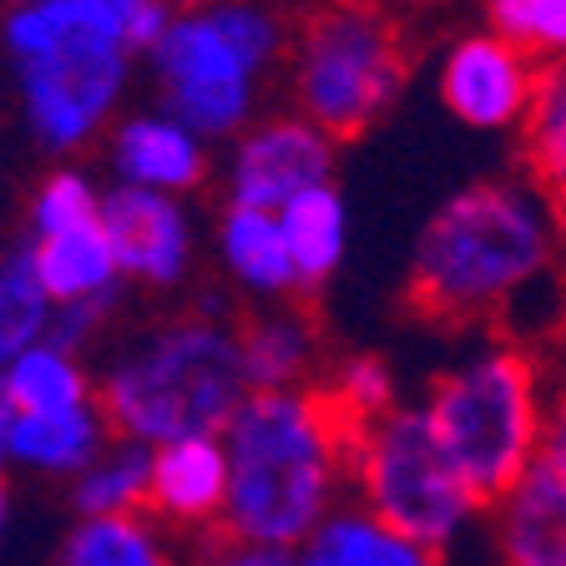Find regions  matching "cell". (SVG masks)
<instances>
[{
    "label": "cell",
    "instance_id": "1",
    "mask_svg": "<svg viewBox=\"0 0 566 566\" xmlns=\"http://www.w3.org/2000/svg\"><path fill=\"white\" fill-rule=\"evenodd\" d=\"M223 536L298 552L344 501H354V424L324 385L253 389L223 424Z\"/></svg>",
    "mask_w": 566,
    "mask_h": 566
},
{
    "label": "cell",
    "instance_id": "2",
    "mask_svg": "<svg viewBox=\"0 0 566 566\" xmlns=\"http://www.w3.org/2000/svg\"><path fill=\"white\" fill-rule=\"evenodd\" d=\"M15 122L51 163H82L127 112L142 56L112 0H31L0 11Z\"/></svg>",
    "mask_w": 566,
    "mask_h": 566
},
{
    "label": "cell",
    "instance_id": "3",
    "mask_svg": "<svg viewBox=\"0 0 566 566\" xmlns=\"http://www.w3.org/2000/svg\"><path fill=\"white\" fill-rule=\"evenodd\" d=\"M562 212L536 177H481L450 192L410 253V304L440 324H475L552 273Z\"/></svg>",
    "mask_w": 566,
    "mask_h": 566
},
{
    "label": "cell",
    "instance_id": "4",
    "mask_svg": "<svg viewBox=\"0 0 566 566\" xmlns=\"http://www.w3.org/2000/svg\"><path fill=\"white\" fill-rule=\"evenodd\" d=\"M253 395L238 318L202 308L147 318L106 344L96 400L122 440L172 446L188 436H223L238 405Z\"/></svg>",
    "mask_w": 566,
    "mask_h": 566
},
{
    "label": "cell",
    "instance_id": "5",
    "mask_svg": "<svg viewBox=\"0 0 566 566\" xmlns=\"http://www.w3.org/2000/svg\"><path fill=\"white\" fill-rule=\"evenodd\" d=\"M294 25L273 0H218L202 11H177L142 71L153 102L177 122L228 147L263 117L269 76L289 61Z\"/></svg>",
    "mask_w": 566,
    "mask_h": 566
},
{
    "label": "cell",
    "instance_id": "6",
    "mask_svg": "<svg viewBox=\"0 0 566 566\" xmlns=\"http://www.w3.org/2000/svg\"><path fill=\"white\" fill-rule=\"evenodd\" d=\"M546 385L542 359L516 339H485L465 349L430 379L424 410L446 455L491 506L546 446Z\"/></svg>",
    "mask_w": 566,
    "mask_h": 566
},
{
    "label": "cell",
    "instance_id": "7",
    "mask_svg": "<svg viewBox=\"0 0 566 566\" xmlns=\"http://www.w3.org/2000/svg\"><path fill=\"white\" fill-rule=\"evenodd\" d=\"M405 76V31L379 0H318L283 61L289 106L339 142L375 127L400 102Z\"/></svg>",
    "mask_w": 566,
    "mask_h": 566
},
{
    "label": "cell",
    "instance_id": "8",
    "mask_svg": "<svg viewBox=\"0 0 566 566\" xmlns=\"http://www.w3.org/2000/svg\"><path fill=\"white\" fill-rule=\"evenodd\" d=\"M354 501L436 552H455L485 516L420 400H400L354 430Z\"/></svg>",
    "mask_w": 566,
    "mask_h": 566
},
{
    "label": "cell",
    "instance_id": "9",
    "mask_svg": "<svg viewBox=\"0 0 566 566\" xmlns=\"http://www.w3.org/2000/svg\"><path fill=\"white\" fill-rule=\"evenodd\" d=\"M334 157H339V137L298 117L294 106L263 112L218 157V192H223L218 202L283 212L298 192L334 182Z\"/></svg>",
    "mask_w": 566,
    "mask_h": 566
},
{
    "label": "cell",
    "instance_id": "10",
    "mask_svg": "<svg viewBox=\"0 0 566 566\" xmlns=\"http://www.w3.org/2000/svg\"><path fill=\"white\" fill-rule=\"evenodd\" d=\"M102 228L112 238L132 289L142 294H177L188 289L202 259V228L192 198H167V192L106 182Z\"/></svg>",
    "mask_w": 566,
    "mask_h": 566
},
{
    "label": "cell",
    "instance_id": "11",
    "mask_svg": "<svg viewBox=\"0 0 566 566\" xmlns=\"http://www.w3.org/2000/svg\"><path fill=\"white\" fill-rule=\"evenodd\" d=\"M542 82V61L506 41L491 25L460 31L440 56L436 92L446 112L471 132H521L531 96Z\"/></svg>",
    "mask_w": 566,
    "mask_h": 566
},
{
    "label": "cell",
    "instance_id": "12",
    "mask_svg": "<svg viewBox=\"0 0 566 566\" xmlns=\"http://www.w3.org/2000/svg\"><path fill=\"white\" fill-rule=\"evenodd\" d=\"M106 182L167 192V198H198L218 177V157L202 132L177 122L167 106H127L117 127L102 142Z\"/></svg>",
    "mask_w": 566,
    "mask_h": 566
},
{
    "label": "cell",
    "instance_id": "13",
    "mask_svg": "<svg viewBox=\"0 0 566 566\" xmlns=\"http://www.w3.org/2000/svg\"><path fill=\"white\" fill-rule=\"evenodd\" d=\"M495 566H566V455H542L485 506Z\"/></svg>",
    "mask_w": 566,
    "mask_h": 566
},
{
    "label": "cell",
    "instance_id": "14",
    "mask_svg": "<svg viewBox=\"0 0 566 566\" xmlns=\"http://www.w3.org/2000/svg\"><path fill=\"white\" fill-rule=\"evenodd\" d=\"M208 253L233 298H248V304L263 308V304H294L304 294L279 212L218 202L208 228Z\"/></svg>",
    "mask_w": 566,
    "mask_h": 566
},
{
    "label": "cell",
    "instance_id": "15",
    "mask_svg": "<svg viewBox=\"0 0 566 566\" xmlns=\"http://www.w3.org/2000/svg\"><path fill=\"white\" fill-rule=\"evenodd\" d=\"M147 511L157 521H167L177 536H188V542L223 531V511H228L223 436H188V440H172V446H157Z\"/></svg>",
    "mask_w": 566,
    "mask_h": 566
},
{
    "label": "cell",
    "instance_id": "16",
    "mask_svg": "<svg viewBox=\"0 0 566 566\" xmlns=\"http://www.w3.org/2000/svg\"><path fill=\"white\" fill-rule=\"evenodd\" d=\"M188 536H177L153 511L132 516H71L46 566H192Z\"/></svg>",
    "mask_w": 566,
    "mask_h": 566
},
{
    "label": "cell",
    "instance_id": "17",
    "mask_svg": "<svg viewBox=\"0 0 566 566\" xmlns=\"http://www.w3.org/2000/svg\"><path fill=\"white\" fill-rule=\"evenodd\" d=\"M112 440H117V430L106 420L102 400L76 405V410H46V415L21 410L11 436V471L71 485Z\"/></svg>",
    "mask_w": 566,
    "mask_h": 566
},
{
    "label": "cell",
    "instance_id": "18",
    "mask_svg": "<svg viewBox=\"0 0 566 566\" xmlns=\"http://www.w3.org/2000/svg\"><path fill=\"white\" fill-rule=\"evenodd\" d=\"M243 334V365L253 389H304L318 385L324 339L304 304H263L238 324Z\"/></svg>",
    "mask_w": 566,
    "mask_h": 566
},
{
    "label": "cell",
    "instance_id": "19",
    "mask_svg": "<svg viewBox=\"0 0 566 566\" xmlns=\"http://www.w3.org/2000/svg\"><path fill=\"white\" fill-rule=\"evenodd\" d=\"M35 248V269H41V283L51 289L56 308H82V304H127V273H122V259L112 238H106L102 223L92 228H71V233L41 238Z\"/></svg>",
    "mask_w": 566,
    "mask_h": 566
},
{
    "label": "cell",
    "instance_id": "20",
    "mask_svg": "<svg viewBox=\"0 0 566 566\" xmlns=\"http://www.w3.org/2000/svg\"><path fill=\"white\" fill-rule=\"evenodd\" d=\"M294 566H446V552L405 536L359 501H344L294 552Z\"/></svg>",
    "mask_w": 566,
    "mask_h": 566
},
{
    "label": "cell",
    "instance_id": "21",
    "mask_svg": "<svg viewBox=\"0 0 566 566\" xmlns=\"http://www.w3.org/2000/svg\"><path fill=\"white\" fill-rule=\"evenodd\" d=\"M51 334H56V298L41 283L31 238L21 233L0 248V375Z\"/></svg>",
    "mask_w": 566,
    "mask_h": 566
},
{
    "label": "cell",
    "instance_id": "22",
    "mask_svg": "<svg viewBox=\"0 0 566 566\" xmlns=\"http://www.w3.org/2000/svg\"><path fill=\"white\" fill-rule=\"evenodd\" d=\"M279 223H283V238H289V253H294L298 289L318 294L339 273L344 253H349V208H344L339 188L324 182V188L298 192L279 212Z\"/></svg>",
    "mask_w": 566,
    "mask_h": 566
},
{
    "label": "cell",
    "instance_id": "23",
    "mask_svg": "<svg viewBox=\"0 0 566 566\" xmlns=\"http://www.w3.org/2000/svg\"><path fill=\"white\" fill-rule=\"evenodd\" d=\"M6 389H11L15 410L46 415V410H76V405L96 400V369L82 349H71L61 339H46L25 349L11 369H6Z\"/></svg>",
    "mask_w": 566,
    "mask_h": 566
},
{
    "label": "cell",
    "instance_id": "24",
    "mask_svg": "<svg viewBox=\"0 0 566 566\" xmlns=\"http://www.w3.org/2000/svg\"><path fill=\"white\" fill-rule=\"evenodd\" d=\"M71 516H132L153 501V446L112 440L102 455L66 485Z\"/></svg>",
    "mask_w": 566,
    "mask_h": 566
},
{
    "label": "cell",
    "instance_id": "25",
    "mask_svg": "<svg viewBox=\"0 0 566 566\" xmlns=\"http://www.w3.org/2000/svg\"><path fill=\"white\" fill-rule=\"evenodd\" d=\"M102 198L106 182L82 163H56L25 198V238L41 243V238L71 233V228H92L102 223Z\"/></svg>",
    "mask_w": 566,
    "mask_h": 566
},
{
    "label": "cell",
    "instance_id": "26",
    "mask_svg": "<svg viewBox=\"0 0 566 566\" xmlns=\"http://www.w3.org/2000/svg\"><path fill=\"white\" fill-rule=\"evenodd\" d=\"M521 153H526V177H536L556 202H566V66H542L521 127Z\"/></svg>",
    "mask_w": 566,
    "mask_h": 566
},
{
    "label": "cell",
    "instance_id": "27",
    "mask_svg": "<svg viewBox=\"0 0 566 566\" xmlns=\"http://www.w3.org/2000/svg\"><path fill=\"white\" fill-rule=\"evenodd\" d=\"M324 395L339 405V415L359 430V424L379 420L400 405V379L389 369V359L379 354H349L324 375Z\"/></svg>",
    "mask_w": 566,
    "mask_h": 566
},
{
    "label": "cell",
    "instance_id": "28",
    "mask_svg": "<svg viewBox=\"0 0 566 566\" xmlns=\"http://www.w3.org/2000/svg\"><path fill=\"white\" fill-rule=\"evenodd\" d=\"M485 25L542 66H566V0H485Z\"/></svg>",
    "mask_w": 566,
    "mask_h": 566
},
{
    "label": "cell",
    "instance_id": "29",
    "mask_svg": "<svg viewBox=\"0 0 566 566\" xmlns=\"http://www.w3.org/2000/svg\"><path fill=\"white\" fill-rule=\"evenodd\" d=\"M172 6L167 0H132L127 11H122V31H127V41H132V51L137 56H147V51L157 46L167 35V25H172Z\"/></svg>",
    "mask_w": 566,
    "mask_h": 566
},
{
    "label": "cell",
    "instance_id": "30",
    "mask_svg": "<svg viewBox=\"0 0 566 566\" xmlns=\"http://www.w3.org/2000/svg\"><path fill=\"white\" fill-rule=\"evenodd\" d=\"M192 566H294V552H273V546H248L233 536H218L212 546H202Z\"/></svg>",
    "mask_w": 566,
    "mask_h": 566
},
{
    "label": "cell",
    "instance_id": "31",
    "mask_svg": "<svg viewBox=\"0 0 566 566\" xmlns=\"http://www.w3.org/2000/svg\"><path fill=\"white\" fill-rule=\"evenodd\" d=\"M552 455H566V369H556L546 385V446Z\"/></svg>",
    "mask_w": 566,
    "mask_h": 566
},
{
    "label": "cell",
    "instance_id": "32",
    "mask_svg": "<svg viewBox=\"0 0 566 566\" xmlns=\"http://www.w3.org/2000/svg\"><path fill=\"white\" fill-rule=\"evenodd\" d=\"M15 400H11V389H6V379H0V475L11 471V436H15Z\"/></svg>",
    "mask_w": 566,
    "mask_h": 566
},
{
    "label": "cell",
    "instance_id": "33",
    "mask_svg": "<svg viewBox=\"0 0 566 566\" xmlns=\"http://www.w3.org/2000/svg\"><path fill=\"white\" fill-rule=\"evenodd\" d=\"M11 511H15L11 485H6V475H0V542H6V531H11Z\"/></svg>",
    "mask_w": 566,
    "mask_h": 566
},
{
    "label": "cell",
    "instance_id": "34",
    "mask_svg": "<svg viewBox=\"0 0 566 566\" xmlns=\"http://www.w3.org/2000/svg\"><path fill=\"white\" fill-rule=\"evenodd\" d=\"M172 11H202V6H218V0H167Z\"/></svg>",
    "mask_w": 566,
    "mask_h": 566
},
{
    "label": "cell",
    "instance_id": "35",
    "mask_svg": "<svg viewBox=\"0 0 566 566\" xmlns=\"http://www.w3.org/2000/svg\"><path fill=\"white\" fill-rule=\"evenodd\" d=\"M15 6H31V0H0V11H15Z\"/></svg>",
    "mask_w": 566,
    "mask_h": 566
},
{
    "label": "cell",
    "instance_id": "36",
    "mask_svg": "<svg viewBox=\"0 0 566 566\" xmlns=\"http://www.w3.org/2000/svg\"><path fill=\"white\" fill-rule=\"evenodd\" d=\"M112 6H122V11H127V6H132V0H112Z\"/></svg>",
    "mask_w": 566,
    "mask_h": 566
},
{
    "label": "cell",
    "instance_id": "37",
    "mask_svg": "<svg viewBox=\"0 0 566 566\" xmlns=\"http://www.w3.org/2000/svg\"><path fill=\"white\" fill-rule=\"evenodd\" d=\"M0 66H6V56H0Z\"/></svg>",
    "mask_w": 566,
    "mask_h": 566
}]
</instances>
